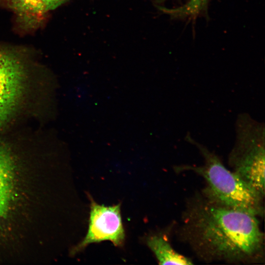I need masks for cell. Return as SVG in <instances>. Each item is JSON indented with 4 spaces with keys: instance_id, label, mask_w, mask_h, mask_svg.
<instances>
[{
    "instance_id": "30bf717a",
    "label": "cell",
    "mask_w": 265,
    "mask_h": 265,
    "mask_svg": "<svg viewBox=\"0 0 265 265\" xmlns=\"http://www.w3.org/2000/svg\"><path fill=\"white\" fill-rule=\"evenodd\" d=\"M68 0H33L35 12L41 20L43 15L50 10H54Z\"/></svg>"
},
{
    "instance_id": "9c48e42d",
    "label": "cell",
    "mask_w": 265,
    "mask_h": 265,
    "mask_svg": "<svg viewBox=\"0 0 265 265\" xmlns=\"http://www.w3.org/2000/svg\"><path fill=\"white\" fill-rule=\"evenodd\" d=\"M209 0H189L174 8L159 7V9L175 18H195L207 10Z\"/></svg>"
},
{
    "instance_id": "7a4b0ae2",
    "label": "cell",
    "mask_w": 265,
    "mask_h": 265,
    "mask_svg": "<svg viewBox=\"0 0 265 265\" xmlns=\"http://www.w3.org/2000/svg\"><path fill=\"white\" fill-rule=\"evenodd\" d=\"M185 139L199 150L204 163L200 166H179L175 167L177 171L190 170L203 177L206 185L202 193L208 199L258 217L264 216V196L228 169L216 155L190 134L186 135Z\"/></svg>"
},
{
    "instance_id": "3957f363",
    "label": "cell",
    "mask_w": 265,
    "mask_h": 265,
    "mask_svg": "<svg viewBox=\"0 0 265 265\" xmlns=\"http://www.w3.org/2000/svg\"><path fill=\"white\" fill-rule=\"evenodd\" d=\"M265 124L249 114H238L235 123L236 140L228 156L232 171L265 196Z\"/></svg>"
},
{
    "instance_id": "277c9868",
    "label": "cell",
    "mask_w": 265,
    "mask_h": 265,
    "mask_svg": "<svg viewBox=\"0 0 265 265\" xmlns=\"http://www.w3.org/2000/svg\"><path fill=\"white\" fill-rule=\"evenodd\" d=\"M14 49L0 46V128L13 114L24 90L26 68Z\"/></svg>"
},
{
    "instance_id": "5b68a950",
    "label": "cell",
    "mask_w": 265,
    "mask_h": 265,
    "mask_svg": "<svg viewBox=\"0 0 265 265\" xmlns=\"http://www.w3.org/2000/svg\"><path fill=\"white\" fill-rule=\"evenodd\" d=\"M124 238L120 205L106 207L92 200L88 232L74 250L77 252L91 243L106 240L120 246L123 244Z\"/></svg>"
},
{
    "instance_id": "52a82bcc",
    "label": "cell",
    "mask_w": 265,
    "mask_h": 265,
    "mask_svg": "<svg viewBox=\"0 0 265 265\" xmlns=\"http://www.w3.org/2000/svg\"><path fill=\"white\" fill-rule=\"evenodd\" d=\"M147 244L155 254L159 265H192L187 257L176 252L163 235H155L149 237Z\"/></svg>"
},
{
    "instance_id": "8992f818",
    "label": "cell",
    "mask_w": 265,
    "mask_h": 265,
    "mask_svg": "<svg viewBox=\"0 0 265 265\" xmlns=\"http://www.w3.org/2000/svg\"><path fill=\"white\" fill-rule=\"evenodd\" d=\"M9 149L0 142V226L8 215L15 193V163Z\"/></svg>"
},
{
    "instance_id": "6da1fadb",
    "label": "cell",
    "mask_w": 265,
    "mask_h": 265,
    "mask_svg": "<svg viewBox=\"0 0 265 265\" xmlns=\"http://www.w3.org/2000/svg\"><path fill=\"white\" fill-rule=\"evenodd\" d=\"M258 218L198 193L186 202L179 236L206 262L262 263L265 239Z\"/></svg>"
},
{
    "instance_id": "ba28073f",
    "label": "cell",
    "mask_w": 265,
    "mask_h": 265,
    "mask_svg": "<svg viewBox=\"0 0 265 265\" xmlns=\"http://www.w3.org/2000/svg\"><path fill=\"white\" fill-rule=\"evenodd\" d=\"M7 3L25 28H34L41 22L35 12L33 0H7Z\"/></svg>"
}]
</instances>
